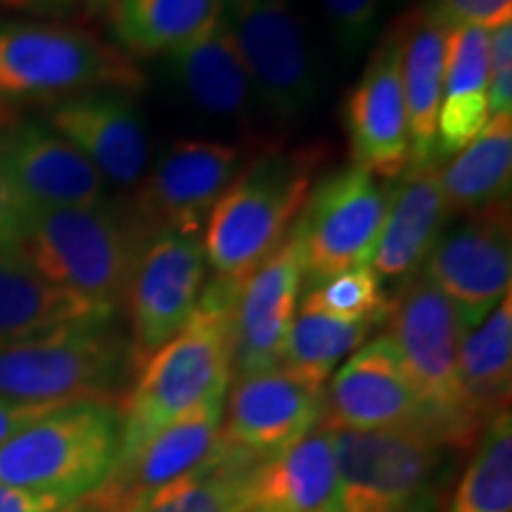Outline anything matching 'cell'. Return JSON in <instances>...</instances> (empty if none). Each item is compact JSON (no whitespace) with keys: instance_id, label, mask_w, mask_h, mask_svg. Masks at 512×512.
Segmentation results:
<instances>
[{"instance_id":"6da1fadb","label":"cell","mask_w":512,"mask_h":512,"mask_svg":"<svg viewBox=\"0 0 512 512\" xmlns=\"http://www.w3.org/2000/svg\"><path fill=\"white\" fill-rule=\"evenodd\" d=\"M240 287L209 278L188 325L140 363L121 411V453L126 463L166 425L207 401L228 394L233 382V313Z\"/></svg>"},{"instance_id":"7a4b0ae2","label":"cell","mask_w":512,"mask_h":512,"mask_svg":"<svg viewBox=\"0 0 512 512\" xmlns=\"http://www.w3.org/2000/svg\"><path fill=\"white\" fill-rule=\"evenodd\" d=\"M147 240L128 200H100L86 207L22 209L0 252L15 254L48 283L86 302L119 311Z\"/></svg>"},{"instance_id":"3957f363","label":"cell","mask_w":512,"mask_h":512,"mask_svg":"<svg viewBox=\"0 0 512 512\" xmlns=\"http://www.w3.org/2000/svg\"><path fill=\"white\" fill-rule=\"evenodd\" d=\"M325 162L323 145H275L247 159L204 226L211 278L242 287L290 235Z\"/></svg>"},{"instance_id":"277c9868","label":"cell","mask_w":512,"mask_h":512,"mask_svg":"<svg viewBox=\"0 0 512 512\" xmlns=\"http://www.w3.org/2000/svg\"><path fill=\"white\" fill-rule=\"evenodd\" d=\"M140 64L98 34L62 22L0 19V107H48L91 91L138 95Z\"/></svg>"},{"instance_id":"5b68a950","label":"cell","mask_w":512,"mask_h":512,"mask_svg":"<svg viewBox=\"0 0 512 512\" xmlns=\"http://www.w3.org/2000/svg\"><path fill=\"white\" fill-rule=\"evenodd\" d=\"M136 375L119 316L0 342V396L27 403L119 401Z\"/></svg>"},{"instance_id":"8992f818","label":"cell","mask_w":512,"mask_h":512,"mask_svg":"<svg viewBox=\"0 0 512 512\" xmlns=\"http://www.w3.org/2000/svg\"><path fill=\"white\" fill-rule=\"evenodd\" d=\"M119 453V401H69L0 444V482L76 505L112 477Z\"/></svg>"},{"instance_id":"52a82bcc","label":"cell","mask_w":512,"mask_h":512,"mask_svg":"<svg viewBox=\"0 0 512 512\" xmlns=\"http://www.w3.org/2000/svg\"><path fill=\"white\" fill-rule=\"evenodd\" d=\"M403 370L411 377L427 415V432L446 448H470L482 434L465 406L458 380L463 339L456 311L425 273L396 287L384 313Z\"/></svg>"},{"instance_id":"ba28073f","label":"cell","mask_w":512,"mask_h":512,"mask_svg":"<svg viewBox=\"0 0 512 512\" xmlns=\"http://www.w3.org/2000/svg\"><path fill=\"white\" fill-rule=\"evenodd\" d=\"M266 124L290 128L316 110L323 69L299 0H221Z\"/></svg>"},{"instance_id":"9c48e42d","label":"cell","mask_w":512,"mask_h":512,"mask_svg":"<svg viewBox=\"0 0 512 512\" xmlns=\"http://www.w3.org/2000/svg\"><path fill=\"white\" fill-rule=\"evenodd\" d=\"M337 491L332 512H430L427 491L446 446L425 430H330Z\"/></svg>"},{"instance_id":"30bf717a","label":"cell","mask_w":512,"mask_h":512,"mask_svg":"<svg viewBox=\"0 0 512 512\" xmlns=\"http://www.w3.org/2000/svg\"><path fill=\"white\" fill-rule=\"evenodd\" d=\"M387 214V183L349 164L313 183L292 226L304 259V283L370 266Z\"/></svg>"},{"instance_id":"8fae6325","label":"cell","mask_w":512,"mask_h":512,"mask_svg":"<svg viewBox=\"0 0 512 512\" xmlns=\"http://www.w3.org/2000/svg\"><path fill=\"white\" fill-rule=\"evenodd\" d=\"M247 159L245 147L223 140L181 138L166 145L128 200L147 238L159 230L204 235L216 202Z\"/></svg>"},{"instance_id":"7c38bea8","label":"cell","mask_w":512,"mask_h":512,"mask_svg":"<svg viewBox=\"0 0 512 512\" xmlns=\"http://www.w3.org/2000/svg\"><path fill=\"white\" fill-rule=\"evenodd\" d=\"M422 273L451 302L463 335L475 330L510 292V202L453 216L434 242Z\"/></svg>"},{"instance_id":"4fadbf2b","label":"cell","mask_w":512,"mask_h":512,"mask_svg":"<svg viewBox=\"0 0 512 512\" xmlns=\"http://www.w3.org/2000/svg\"><path fill=\"white\" fill-rule=\"evenodd\" d=\"M207 280L209 264L200 233L159 230L145 242L124 299L136 370L188 325Z\"/></svg>"},{"instance_id":"5bb4252c","label":"cell","mask_w":512,"mask_h":512,"mask_svg":"<svg viewBox=\"0 0 512 512\" xmlns=\"http://www.w3.org/2000/svg\"><path fill=\"white\" fill-rule=\"evenodd\" d=\"M0 178L19 209L86 207L105 200L95 166L43 114L0 107Z\"/></svg>"},{"instance_id":"9a60e30c","label":"cell","mask_w":512,"mask_h":512,"mask_svg":"<svg viewBox=\"0 0 512 512\" xmlns=\"http://www.w3.org/2000/svg\"><path fill=\"white\" fill-rule=\"evenodd\" d=\"M164 74L188 105L238 133L247 152L275 147L268 145L271 126L259 110L252 79L223 17L197 41L166 55Z\"/></svg>"},{"instance_id":"2e32d148","label":"cell","mask_w":512,"mask_h":512,"mask_svg":"<svg viewBox=\"0 0 512 512\" xmlns=\"http://www.w3.org/2000/svg\"><path fill=\"white\" fill-rule=\"evenodd\" d=\"M342 124L354 164L380 181H392L411 164V128L392 27L377 38L366 69L344 98Z\"/></svg>"},{"instance_id":"e0dca14e","label":"cell","mask_w":512,"mask_h":512,"mask_svg":"<svg viewBox=\"0 0 512 512\" xmlns=\"http://www.w3.org/2000/svg\"><path fill=\"white\" fill-rule=\"evenodd\" d=\"M323 427L427 432L425 406L387 337L370 339L335 370L325 392Z\"/></svg>"},{"instance_id":"ac0fdd59","label":"cell","mask_w":512,"mask_h":512,"mask_svg":"<svg viewBox=\"0 0 512 512\" xmlns=\"http://www.w3.org/2000/svg\"><path fill=\"white\" fill-rule=\"evenodd\" d=\"M323 418L325 389L278 366L235 380L226 396L221 439L266 460L316 432Z\"/></svg>"},{"instance_id":"d6986e66","label":"cell","mask_w":512,"mask_h":512,"mask_svg":"<svg viewBox=\"0 0 512 512\" xmlns=\"http://www.w3.org/2000/svg\"><path fill=\"white\" fill-rule=\"evenodd\" d=\"M226 396H209L207 401L197 403L181 418L166 425L136 456L114 467L112 477L95 494L72 508H86V512H126L147 501L166 484L195 470L219 444Z\"/></svg>"},{"instance_id":"ffe728a7","label":"cell","mask_w":512,"mask_h":512,"mask_svg":"<svg viewBox=\"0 0 512 512\" xmlns=\"http://www.w3.org/2000/svg\"><path fill=\"white\" fill-rule=\"evenodd\" d=\"M43 117L95 166L102 181L136 188L150 166V138L136 95L91 91L43 107Z\"/></svg>"},{"instance_id":"44dd1931","label":"cell","mask_w":512,"mask_h":512,"mask_svg":"<svg viewBox=\"0 0 512 512\" xmlns=\"http://www.w3.org/2000/svg\"><path fill=\"white\" fill-rule=\"evenodd\" d=\"M302 287V249L290 230L283 245L240 287L233 313V377L280 366Z\"/></svg>"},{"instance_id":"7402d4cb","label":"cell","mask_w":512,"mask_h":512,"mask_svg":"<svg viewBox=\"0 0 512 512\" xmlns=\"http://www.w3.org/2000/svg\"><path fill=\"white\" fill-rule=\"evenodd\" d=\"M439 164H408L387 181V214L370 259L382 285L415 278L425 266L434 242L453 219L439 183Z\"/></svg>"},{"instance_id":"603a6c76","label":"cell","mask_w":512,"mask_h":512,"mask_svg":"<svg viewBox=\"0 0 512 512\" xmlns=\"http://www.w3.org/2000/svg\"><path fill=\"white\" fill-rule=\"evenodd\" d=\"M489 29L448 31L444 88L437 114L432 162L444 164L475 140L489 121Z\"/></svg>"},{"instance_id":"cb8c5ba5","label":"cell","mask_w":512,"mask_h":512,"mask_svg":"<svg viewBox=\"0 0 512 512\" xmlns=\"http://www.w3.org/2000/svg\"><path fill=\"white\" fill-rule=\"evenodd\" d=\"M399 43L401 86L411 128V164L432 162L437 114L444 88L448 31L415 8L389 24ZM434 164V162H432Z\"/></svg>"},{"instance_id":"d4e9b609","label":"cell","mask_w":512,"mask_h":512,"mask_svg":"<svg viewBox=\"0 0 512 512\" xmlns=\"http://www.w3.org/2000/svg\"><path fill=\"white\" fill-rule=\"evenodd\" d=\"M335 491V444L328 427H320L254 467L249 482V510L332 512Z\"/></svg>"},{"instance_id":"484cf974","label":"cell","mask_w":512,"mask_h":512,"mask_svg":"<svg viewBox=\"0 0 512 512\" xmlns=\"http://www.w3.org/2000/svg\"><path fill=\"white\" fill-rule=\"evenodd\" d=\"M110 316L119 311L86 302L48 283L15 254L0 252V342Z\"/></svg>"},{"instance_id":"4316f807","label":"cell","mask_w":512,"mask_h":512,"mask_svg":"<svg viewBox=\"0 0 512 512\" xmlns=\"http://www.w3.org/2000/svg\"><path fill=\"white\" fill-rule=\"evenodd\" d=\"M107 17L114 46L133 60L166 57L219 22L221 0H117Z\"/></svg>"},{"instance_id":"83f0119b","label":"cell","mask_w":512,"mask_h":512,"mask_svg":"<svg viewBox=\"0 0 512 512\" xmlns=\"http://www.w3.org/2000/svg\"><path fill=\"white\" fill-rule=\"evenodd\" d=\"M458 380L479 427L508 411L512 389V294L460 339Z\"/></svg>"},{"instance_id":"f1b7e54d","label":"cell","mask_w":512,"mask_h":512,"mask_svg":"<svg viewBox=\"0 0 512 512\" xmlns=\"http://www.w3.org/2000/svg\"><path fill=\"white\" fill-rule=\"evenodd\" d=\"M439 183L451 216L510 202L512 117L486 121L482 133L439 169Z\"/></svg>"},{"instance_id":"f546056e","label":"cell","mask_w":512,"mask_h":512,"mask_svg":"<svg viewBox=\"0 0 512 512\" xmlns=\"http://www.w3.org/2000/svg\"><path fill=\"white\" fill-rule=\"evenodd\" d=\"M261 460L219 439L207 460L126 512H247L249 482Z\"/></svg>"},{"instance_id":"4dcf8cb0","label":"cell","mask_w":512,"mask_h":512,"mask_svg":"<svg viewBox=\"0 0 512 512\" xmlns=\"http://www.w3.org/2000/svg\"><path fill=\"white\" fill-rule=\"evenodd\" d=\"M375 325L370 320H342L299 306L287 335L280 368L311 387L325 389L335 370L368 342Z\"/></svg>"},{"instance_id":"1f68e13d","label":"cell","mask_w":512,"mask_h":512,"mask_svg":"<svg viewBox=\"0 0 512 512\" xmlns=\"http://www.w3.org/2000/svg\"><path fill=\"white\" fill-rule=\"evenodd\" d=\"M448 512H512V418L498 413L484 427Z\"/></svg>"},{"instance_id":"d6a6232c","label":"cell","mask_w":512,"mask_h":512,"mask_svg":"<svg viewBox=\"0 0 512 512\" xmlns=\"http://www.w3.org/2000/svg\"><path fill=\"white\" fill-rule=\"evenodd\" d=\"M299 306L323 311L342 320L382 323L389 306V294L384 292V285L373 268L356 266L328 275V278L313 280V283H304Z\"/></svg>"},{"instance_id":"836d02e7","label":"cell","mask_w":512,"mask_h":512,"mask_svg":"<svg viewBox=\"0 0 512 512\" xmlns=\"http://www.w3.org/2000/svg\"><path fill=\"white\" fill-rule=\"evenodd\" d=\"M325 27L342 60H356L370 48L392 0H318Z\"/></svg>"},{"instance_id":"e575fe53","label":"cell","mask_w":512,"mask_h":512,"mask_svg":"<svg viewBox=\"0 0 512 512\" xmlns=\"http://www.w3.org/2000/svg\"><path fill=\"white\" fill-rule=\"evenodd\" d=\"M415 8L444 29H496L512 22V0H418Z\"/></svg>"},{"instance_id":"d590c367","label":"cell","mask_w":512,"mask_h":512,"mask_svg":"<svg viewBox=\"0 0 512 512\" xmlns=\"http://www.w3.org/2000/svg\"><path fill=\"white\" fill-rule=\"evenodd\" d=\"M69 403V401H67ZM62 403H27V401H12L0 396V444L15 437L19 430L31 425V422L43 418V415L53 411Z\"/></svg>"},{"instance_id":"8d00e7d4","label":"cell","mask_w":512,"mask_h":512,"mask_svg":"<svg viewBox=\"0 0 512 512\" xmlns=\"http://www.w3.org/2000/svg\"><path fill=\"white\" fill-rule=\"evenodd\" d=\"M67 501L0 482V512H69Z\"/></svg>"},{"instance_id":"74e56055","label":"cell","mask_w":512,"mask_h":512,"mask_svg":"<svg viewBox=\"0 0 512 512\" xmlns=\"http://www.w3.org/2000/svg\"><path fill=\"white\" fill-rule=\"evenodd\" d=\"M0 12L29 15L41 19V22H60V19L74 17L81 10L76 0H0Z\"/></svg>"},{"instance_id":"f35d334b","label":"cell","mask_w":512,"mask_h":512,"mask_svg":"<svg viewBox=\"0 0 512 512\" xmlns=\"http://www.w3.org/2000/svg\"><path fill=\"white\" fill-rule=\"evenodd\" d=\"M19 209L17 202L12 200L10 190L5 188L3 178H0V247L8 245V240L12 238V230L17 226L19 219Z\"/></svg>"},{"instance_id":"ab89813d","label":"cell","mask_w":512,"mask_h":512,"mask_svg":"<svg viewBox=\"0 0 512 512\" xmlns=\"http://www.w3.org/2000/svg\"><path fill=\"white\" fill-rule=\"evenodd\" d=\"M76 3H79V10L86 12L88 17H102L112 10L117 0H76Z\"/></svg>"},{"instance_id":"60d3db41","label":"cell","mask_w":512,"mask_h":512,"mask_svg":"<svg viewBox=\"0 0 512 512\" xmlns=\"http://www.w3.org/2000/svg\"><path fill=\"white\" fill-rule=\"evenodd\" d=\"M247 512H264V510H247Z\"/></svg>"}]
</instances>
